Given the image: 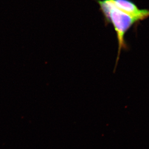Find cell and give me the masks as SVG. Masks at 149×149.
<instances>
[{"label":"cell","mask_w":149,"mask_h":149,"mask_svg":"<svg viewBox=\"0 0 149 149\" xmlns=\"http://www.w3.org/2000/svg\"><path fill=\"white\" fill-rule=\"evenodd\" d=\"M100 10L104 17L105 24H111L114 27L118 42V51L116 62V70L122 50L128 49L125 35L133 26L138 23L136 20L117 8L112 0H97Z\"/></svg>","instance_id":"1"},{"label":"cell","mask_w":149,"mask_h":149,"mask_svg":"<svg viewBox=\"0 0 149 149\" xmlns=\"http://www.w3.org/2000/svg\"><path fill=\"white\" fill-rule=\"evenodd\" d=\"M117 8L139 21L149 17V9H141L131 0H112Z\"/></svg>","instance_id":"2"}]
</instances>
